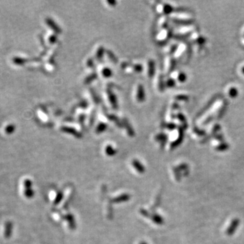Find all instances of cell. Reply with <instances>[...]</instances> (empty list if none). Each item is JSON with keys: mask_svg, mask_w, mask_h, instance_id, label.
I'll list each match as a JSON object with an SVG mask.
<instances>
[{"mask_svg": "<svg viewBox=\"0 0 244 244\" xmlns=\"http://www.w3.org/2000/svg\"><path fill=\"white\" fill-rule=\"evenodd\" d=\"M178 80L180 81V82H184V81L186 80L187 79V77H186V75L184 73H181L178 75Z\"/></svg>", "mask_w": 244, "mask_h": 244, "instance_id": "cell-10", "label": "cell"}, {"mask_svg": "<svg viewBox=\"0 0 244 244\" xmlns=\"http://www.w3.org/2000/svg\"><path fill=\"white\" fill-rule=\"evenodd\" d=\"M137 99L139 101H143L144 99V90L142 85H139V88H138L137 90Z\"/></svg>", "mask_w": 244, "mask_h": 244, "instance_id": "cell-2", "label": "cell"}, {"mask_svg": "<svg viewBox=\"0 0 244 244\" xmlns=\"http://www.w3.org/2000/svg\"><path fill=\"white\" fill-rule=\"evenodd\" d=\"M105 153L107 155L111 156V155H115V153H116V151H115V149L112 147V146H111V145H108V146H107V147H106V149H105Z\"/></svg>", "mask_w": 244, "mask_h": 244, "instance_id": "cell-4", "label": "cell"}, {"mask_svg": "<svg viewBox=\"0 0 244 244\" xmlns=\"http://www.w3.org/2000/svg\"><path fill=\"white\" fill-rule=\"evenodd\" d=\"M242 73L244 74V66H243V67L242 68Z\"/></svg>", "mask_w": 244, "mask_h": 244, "instance_id": "cell-14", "label": "cell"}, {"mask_svg": "<svg viewBox=\"0 0 244 244\" xmlns=\"http://www.w3.org/2000/svg\"><path fill=\"white\" fill-rule=\"evenodd\" d=\"M237 94H238V92H237V89L235 88H232L230 89V90H229V95H230V96L234 98L235 96H237Z\"/></svg>", "mask_w": 244, "mask_h": 244, "instance_id": "cell-6", "label": "cell"}, {"mask_svg": "<svg viewBox=\"0 0 244 244\" xmlns=\"http://www.w3.org/2000/svg\"><path fill=\"white\" fill-rule=\"evenodd\" d=\"M132 163V166L134 168L133 169L134 170H135L137 172L143 173L144 171V167L143 166V165H142L138 160L134 159Z\"/></svg>", "mask_w": 244, "mask_h": 244, "instance_id": "cell-1", "label": "cell"}, {"mask_svg": "<svg viewBox=\"0 0 244 244\" xmlns=\"http://www.w3.org/2000/svg\"><path fill=\"white\" fill-rule=\"evenodd\" d=\"M172 10V7L170 5H165L163 7V12L166 14H169Z\"/></svg>", "mask_w": 244, "mask_h": 244, "instance_id": "cell-9", "label": "cell"}, {"mask_svg": "<svg viewBox=\"0 0 244 244\" xmlns=\"http://www.w3.org/2000/svg\"><path fill=\"white\" fill-rule=\"evenodd\" d=\"M178 119L180 120V121L181 122H182V123H183L184 125H185V126L187 127V121H186V119H185V117H184V116L183 115V114L179 113V114H178Z\"/></svg>", "mask_w": 244, "mask_h": 244, "instance_id": "cell-7", "label": "cell"}, {"mask_svg": "<svg viewBox=\"0 0 244 244\" xmlns=\"http://www.w3.org/2000/svg\"><path fill=\"white\" fill-rule=\"evenodd\" d=\"M176 98L179 100H187L188 99V96L186 95H178L176 96Z\"/></svg>", "mask_w": 244, "mask_h": 244, "instance_id": "cell-11", "label": "cell"}, {"mask_svg": "<svg viewBox=\"0 0 244 244\" xmlns=\"http://www.w3.org/2000/svg\"><path fill=\"white\" fill-rule=\"evenodd\" d=\"M155 73V64L154 62L151 61L149 62V77H153Z\"/></svg>", "mask_w": 244, "mask_h": 244, "instance_id": "cell-3", "label": "cell"}, {"mask_svg": "<svg viewBox=\"0 0 244 244\" xmlns=\"http://www.w3.org/2000/svg\"><path fill=\"white\" fill-rule=\"evenodd\" d=\"M103 74L105 76V77H110V75H111V70L109 69H105L103 70Z\"/></svg>", "mask_w": 244, "mask_h": 244, "instance_id": "cell-12", "label": "cell"}, {"mask_svg": "<svg viewBox=\"0 0 244 244\" xmlns=\"http://www.w3.org/2000/svg\"><path fill=\"white\" fill-rule=\"evenodd\" d=\"M168 85L169 87H172V86H174L175 85V81L174 80H169L168 81Z\"/></svg>", "mask_w": 244, "mask_h": 244, "instance_id": "cell-13", "label": "cell"}, {"mask_svg": "<svg viewBox=\"0 0 244 244\" xmlns=\"http://www.w3.org/2000/svg\"><path fill=\"white\" fill-rule=\"evenodd\" d=\"M14 129H15V127L13 125H8V126L6 127V132L7 134H11L14 131Z\"/></svg>", "mask_w": 244, "mask_h": 244, "instance_id": "cell-8", "label": "cell"}, {"mask_svg": "<svg viewBox=\"0 0 244 244\" xmlns=\"http://www.w3.org/2000/svg\"><path fill=\"white\" fill-rule=\"evenodd\" d=\"M174 22L179 25H190L193 23V21L191 20H180V19H174Z\"/></svg>", "mask_w": 244, "mask_h": 244, "instance_id": "cell-5", "label": "cell"}]
</instances>
